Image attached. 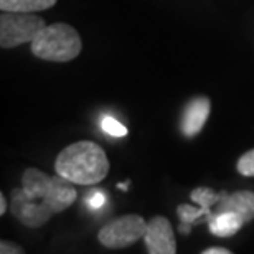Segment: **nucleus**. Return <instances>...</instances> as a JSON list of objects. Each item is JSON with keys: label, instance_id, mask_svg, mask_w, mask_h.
Returning <instances> with one entry per match:
<instances>
[{"label": "nucleus", "instance_id": "nucleus-1", "mask_svg": "<svg viewBox=\"0 0 254 254\" xmlns=\"http://www.w3.org/2000/svg\"><path fill=\"white\" fill-rule=\"evenodd\" d=\"M73 185L58 174L52 177L38 169H27L22 175V189L12 191L10 211L22 225L40 228L73 205L78 195Z\"/></svg>", "mask_w": 254, "mask_h": 254}, {"label": "nucleus", "instance_id": "nucleus-2", "mask_svg": "<svg viewBox=\"0 0 254 254\" xmlns=\"http://www.w3.org/2000/svg\"><path fill=\"white\" fill-rule=\"evenodd\" d=\"M55 170L76 185H96L108 175L109 160L103 147L96 142L79 140L60 152Z\"/></svg>", "mask_w": 254, "mask_h": 254}, {"label": "nucleus", "instance_id": "nucleus-3", "mask_svg": "<svg viewBox=\"0 0 254 254\" xmlns=\"http://www.w3.org/2000/svg\"><path fill=\"white\" fill-rule=\"evenodd\" d=\"M83 50L79 33L68 23L47 25L32 42V53L47 62L66 63Z\"/></svg>", "mask_w": 254, "mask_h": 254}, {"label": "nucleus", "instance_id": "nucleus-4", "mask_svg": "<svg viewBox=\"0 0 254 254\" xmlns=\"http://www.w3.org/2000/svg\"><path fill=\"white\" fill-rule=\"evenodd\" d=\"M47 27L45 20L33 12H2L0 15V47L8 50L32 43Z\"/></svg>", "mask_w": 254, "mask_h": 254}, {"label": "nucleus", "instance_id": "nucleus-5", "mask_svg": "<svg viewBox=\"0 0 254 254\" xmlns=\"http://www.w3.org/2000/svg\"><path fill=\"white\" fill-rule=\"evenodd\" d=\"M147 230V221L139 215H124L116 220H111L99 230L98 240L103 246L119 250L134 245L144 238Z\"/></svg>", "mask_w": 254, "mask_h": 254}, {"label": "nucleus", "instance_id": "nucleus-6", "mask_svg": "<svg viewBox=\"0 0 254 254\" xmlns=\"http://www.w3.org/2000/svg\"><path fill=\"white\" fill-rule=\"evenodd\" d=\"M145 248L149 254H175L177 240L170 221L165 216H154L147 221L144 235Z\"/></svg>", "mask_w": 254, "mask_h": 254}, {"label": "nucleus", "instance_id": "nucleus-7", "mask_svg": "<svg viewBox=\"0 0 254 254\" xmlns=\"http://www.w3.org/2000/svg\"><path fill=\"white\" fill-rule=\"evenodd\" d=\"M231 211L240 215L245 223L254 220V191L241 190L235 193H221L220 201L213 206L211 213H225Z\"/></svg>", "mask_w": 254, "mask_h": 254}, {"label": "nucleus", "instance_id": "nucleus-8", "mask_svg": "<svg viewBox=\"0 0 254 254\" xmlns=\"http://www.w3.org/2000/svg\"><path fill=\"white\" fill-rule=\"evenodd\" d=\"M210 109H211V103L205 96L191 99L187 104L184 116H182L180 129L184 132V135L187 137L196 135L203 129V126L206 124L208 116H210Z\"/></svg>", "mask_w": 254, "mask_h": 254}, {"label": "nucleus", "instance_id": "nucleus-9", "mask_svg": "<svg viewBox=\"0 0 254 254\" xmlns=\"http://www.w3.org/2000/svg\"><path fill=\"white\" fill-rule=\"evenodd\" d=\"M208 221V228L215 236H233L236 235L238 231L245 226V220L236 215V213L231 211H225V213H211L210 216L206 218Z\"/></svg>", "mask_w": 254, "mask_h": 254}, {"label": "nucleus", "instance_id": "nucleus-10", "mask_svg": "<svg viewBox=\"0 0 254 254\" xmlns=\"http://www.w3.org/2000/svg\"><path fill=\"white\" fill-rule=\"evenodd\" d=\"M57 3V0H0L2 12H38L47 10Z\"/></svg>", "mask_w": 254, "mask_h": 254}, {"label": "nucleus", "instance_id": "nucleus-11", "mask_svg": "<svg viewBox=\"0 0 254 254\" xmlns=\"http://www.w3.org/2000/svg\"><path fill=\"white\" fill-rule=\"evenodd\" d=\"M190 196H191V201H195L198 206H203V208H206V210L213 211V206L220 201L221 193H216L215 190L208 189V187H198V189H195L190 193Z\"/></svg>", "mask_w": 254, "mask_h": 254}, {"label": "nucleus", "instance_id": "nucleus-12", "mask_svg": "<svg viewBox=\"0 0 254 254\" xmlns=\"http://www.w3.org/2000/svg\"><path fill=\"white\" fill-rule=\"evenodd\" d=\"M177 215L182 220V223H189V225H195L200 223V218H208L211 215V210H206L203 206H191V205H180L177 208Z\"/></svg>", "mask_w": 254, "mask_h": 254}, {"label": "nucleus", "instance_id": "nucleus-13", "mask_svg": "<svg viewBox=\"0 0 254 254\" xmlns=\"http://www.w3.org/2000/svg\"><path fill=\"white\" fill-rule=\"evenodd\" d=\"M101 127L106 134L113 135V137H124L127 135V127L123 126L118 119H114L113 116H104L101 121Z\"/></svg>", "mask_w": 254, "mask_h": 254}, {"label": "nucleus", "instance_id": "nucleus-14", "mask_svg": "<svg viewBox=\"0 0 254 254\" xmlns=\"http://www.w3.org/2000/svg\"><path fill=\"white\" fill-rule=\"evenodd\" d=\"M238 172L245 177H254V149L246 152L240 157L238 160V165H236Z\"/></svg>", "mask_w": 254, "mask_h": 254}, {"label": "nucleus", "instance_id": "nucleus-15", "mask_svg": "<svg viewBox=\"0 0 254 254\" xmlns=\"http://www.w3.org/2000/svg\"><path fill=\"white\" fill-rule=\"evenodd\" d=\"M86 203H88V206L91 210H99V208L104 206L106 196H104V193H101V191H93L88 198H86Z\"/></svg>", "mask_w": 254, "mask_h": 254}, {"label": "nucleus", "instance_id": "nucleus-16", "mask_svg": "<svg viewBox=\"0 0 254 254\" xmlns=\"http://www.w3.org/2000/svg\"><path fill=\"white\" fill-rule=\"evenodd\" d=\"M0 253L2 254H23L25 250L20 245H17V243L2 240V243H0Z\"/></svg>", "mask_w": 254, "mask_h": 254}, {"label": "nucleus", "instance_id": "nucleus-17", "mask_svg": "<svg viewBox=\"0 0 254 254\" xmlns=\"http://www.w3.org/2000/svg\"><path fill=\"white\" fill-rule=\"evenodd\" d=\"M203 254H231V251L226 250V248L213 246V248H208V250L203 251Z\"/></svg>", "mask_w": 254, "mask_h": 254}, {"label": "nucleus", "instance_id": "nucleus-18", "mask_svg": "<svg viewBox=\"0 0 254 254\" xmlns=\"http://www.w3.org/2000/svg\"><path fill=\"white\" fill-rule=\"evenodd\" d=\"M7 211V200H5V195L0 193V215H5Z\"/></svg>", "mask_w": 254, "mask_h": 254}, {"label": "nucleus", "instance_id": "nucleus-19", "mask_svg": "<svg viewBox=\"0 0 254 254\" xmlns=\"http://www.w3.org/2000/svg\"><path fill=\"white\" fill-rule=\"evenodd\" d=\"M118 189H121V190H127V189H129V184H119V185H118Z\"/></svg>", "mask_w": 254, "mask_h": 254}]
</instances>
